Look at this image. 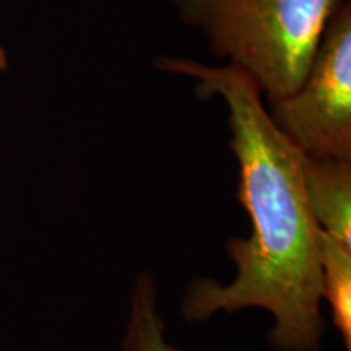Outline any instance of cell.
<instances>
[{"instance_id": "cell-5", "label": "cell", "mask_w": 351, "mask_h": 351, "mask_svg": "<svg viewBox=\"0 0 351 351\" xmlns=\"http://www.w3.org/2000/svg\"><path fill=\"white\" fill-rule=\"evenodd\" d=\"M322 300L330 306L333 326L351 351V245L320 231Z\"/></svg>"}, {"instance_id": "cell-7", "label": "cell", "mask_w": 351, "mask_h": 351, "mask_svg": "<svg viewBox=\"0 0 351 351\" xmlns=\"http://www.w3.org/2000/svg\"><path fill=\"white\" fill-rule=\"evenodd\" d=\"M5 69H7V56H5V51H3V47L0 46V72Z\"/></svg>"}, {"instance_id": "cell-1", "label": "cell", "mask_w": 351, "mask_h": 351, "mask_svg": "<svg viewBox=\"0 0 351 351\" xmlns=\"http://www.w3.org/2000/svg\"><path fill=\"white\" fill-rule=\"evenodd\" d=\"M156 67L194 78L202 93L218 96L226 106L239 163L238 199L252 223L247 239L226 244L234 280H194L182 301L184 319L205 322L218 313L262 307L274 315L269 343L275 350L319 351L326 330L320 228L307 204L304 153L275 125L261 90L243 70L174 57H161Z\"/></svg>"}, {"instance_id": "cell-3", "label": "cell", "mask_w": 351, "mask_h": 351, "mask_svg": "<svg viewBox=\"0 0 351 351\" xmlns=\"http://www.w3.org/2000/svg\"><path fill=\"white\" fill-rule=\"evenodd\" d=\"M270 117L304 155L351 160V10L328 21L300 88L274 101Z\"/></svg>"}, {"instance_id": "cell-2", "label": "cell", "mask_w": 351, "mask_h": 351, "mask_svg": "<svg viewBox=\"0 0 351 351\" xmlns=\"http://www.w3.org/2000/svg\"><path fill=\"white\" fill-rule=\"evenodd\" d=\"M219 59L243 70L263 101L300 88L328 21L343 0H174Z\"/></svg>"}, {"instance_id": "cell-6", "label": "cell", "mask_w": 351, "mask_h": 351, "mask_svg": "<svg viewBox=\"0 0 351 351\" xmlns=\"http://www.w3.org/2000/svg\"><path fill=\"white\" fill-rule=\"evenodd\" d=\"M122 351H182L166 339L165 322L158 313L156 283L148 271L138 276L132 291Z\"/></svg>"}, {"instance_id": "cell-4", "label": "cell", "mask_w": 351, "mask_h": 351, "mask_svg": "<svg viewBox=\"0 0 351 351\" xmlns=\"http://www.w3.org/2000/svg\"><path fill=\"white\" fill-rule=\"evenodd\" d=\"M302 178L320 231L351 245V160L304 155Z\"/></svg>"}]
</instances>
